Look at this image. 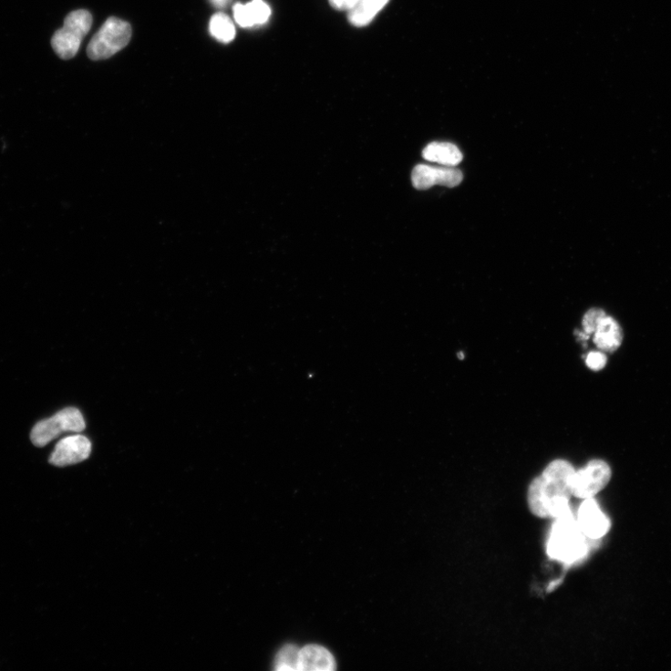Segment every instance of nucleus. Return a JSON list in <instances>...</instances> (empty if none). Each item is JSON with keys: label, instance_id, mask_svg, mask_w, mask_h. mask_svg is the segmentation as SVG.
Instances as JSON below:
<instances>
[{"label": "nucleus", "instance_id": "nucleus-14", "mask_svg": "<svg viewBox=\"0 0 671 671\" xmlns=\"http://www.w3.org/2000/svg\"><path fill=\"white\" fill-rule=\"evenodd\" d=\"M210 34L222 44H230L235 37V26L232 19L224 14H216L210 20Z\"/></svg>", "mask_w": 671, "mask_h": 671}, {"label": "nucleus", "instance_id": "nucleus-13", "mask_svg": "<svg viewBox=\"0 0 671 671\" xmlns=\"http://www.w3.org/2000/svg\"><path fill=\"white\" fill-rule=\"evenodd\" d=\"M388 3L389 0H358L357 5L349 12V22L356 27L366 26Z\"/></svg>", "mask_w": 671, "mask_h": 671}, {"label": "nucleus", "instance_id": "nucleus-21", "mask_svg": "<svg viewBox=\"0 0 671 671\" xmlns=\"http://www.w3.org/2000/svg\"><path fill=\"white\" fill-rule=\"evenodd\" d=\"M230 0H212V3L219 8L225 7Z\"/></svg>", "mask_w": 671, "mask_h": 671}, {"label": "nucleus", "instance_id": "nucleus-3", "mask_svg": "<svg viewBox=\"0 0 671 671\" xmlns=\"http://www.w3.org/2000/svg\"><path fill=\"white\" fill-rule=\"evenodd\" d=\"M93 25V16L87 10L70 13L64 21V26L52 37V47L57 55L64 59L73 58L78 52L81 42L88 36Z\"/></svg>", "mask_w": 671, "mask_h": 671}, {"label": "nucleus", "instance_id": "nucleus-19", "mask_svg": "<svg viewBox=\"0 0 671 671\" xmlns=\"http://www.w3.org/2000/svg\"><path fill=\"white\" fill-rule=\"evenodd\" d=\"M585 362L591 369L599 371L605 366L607 358L602 352H593L587 356Z\"/></svg>", "mask_w": 671, "mask_h": 671}, {"label": "nucleus", "instance_id": "nucleus-20", "mask_svg": "<svg viewBox=\"0 0 671 671\" xmlns=\"http://www.w3.org/2000/svg\"><path fill=\"white\" fill-rule=\"evenodd\" d=\"M358 3V0H329L330 5L339 11L350 12Z\"/></svg>", "mask_w": 671, "mask_h": 671}, {"label": "nucleus", "instance_id": "nucleus-16", "mask_svg": "<svg viewBox=\"0 0 671 671\" xmlns=\"http://www.w3.org/2000/svg\"><path fill=\"white\" fill-rule=\"evenodd\" d=\"M606 316L604 311L601 309H592L587 312L583 318V326L587 336L594 334L602 320Z\"/></svg>", "mask_w": 671, "mask_h": 671}, {"label": "nucleus", "instance_id": "nucleus-6", "mask_svg": "<svg viewBox=\"0 0 671 671\" xmlns=\"http://www.w3.org/2000/svg\"><path fill=\"white\" fill-rule=\"evenodd\" d=\"M611 469L602 459H594L583 470L575 471L572 481L573 496L580 499L594 498L611 480Z\"/></svg>", "mask_w": 671, "mask_h": 671}, {"label": "nucleus", "instance_id": "nucleus-5", "mask_svg": "<svg viewBox=\"0 0 671 671\" xmlns=\"http://www.w3.org/2000/svg\"><path fill=\"white\" fill-rule=\"evenodd\" d=\"M87 424L80 411L67 408L51 418L42 419L31 431V440L36 447H45L64 433H80Z\"/></svg>", "mask_w": 671, "mask_h": 671}, {"label": "nucleus", "instance_id": "nucleus-11", "mask_svg": "<svg viewBox=\"0 0 671 671\" xmlns=\"http://www.w3.org/2000/svg\"><path fill=\"white\" fill-rule=\"evenodd\" d=\"M336 663L331 653L319 645H307L301 650V670L331 671Z\"/></svg>", "mask_w": 671, "mask_h": 671}, {"label": "nucleus", "instance_id": "nucleus-8", "mask_svg": "<svg viewBox=\"0 0 671 671\" xmlns=\"http://www.w3.org/2000/svg\"><path fill=\"white\" fill-rule=\"evenodd\" d=\"M92 451L91 441L82 435H74L60 440L50 457V464L64 468L88 459Z\"/></svg>", "mask_w": 671, "mask_h": 671}, {"label": "nucleus", "instance_id": "nucleus-17", "mask_svg": "<svg viewBox=\"0 0 671 671\" xmlns=\"http://www.w3.org/2000/svg\"><path fill=\"white\" fill-rule=\"evenodd\" d=\"M233 14L236 23L242 27H251L256 26V22L248 5H243L237 4L233 7Z\"/></svg>", "mask_w": 671, "mask_h": 671}, {"label": "nucleus", "instance_id": "nucleus-9", "mask_svg": "<svg viewBox=\"0 0 671 671\" xmlns=\"http://www.w3.org/2000/svg\"><path fill=\"white\" fill-rule=\"evenodd\" d=\"M583 533L592 540L604 537L609 531V519L601 511L594 498L584 499L578 511L576 519Z\"/></svg>", "mask_w": 671, "mask_h": 671}, {"label": "nucleus", "instance_id": "nucleus-10", "mask_svg": "<svg viewBox=\"0 0 671 671\" xmlns=\"http://www.w3.org/2000/svg\"><path fill=\"white\" fill-rule=\"evenodd\" d=\"M623 341V331L619 324L612 317L605 316L594 332V343L604 352H614Z\"/></svg>", "mask_w": 671, "mask_h": 671}, {"label": "nucleus", "instance_id": "nucleus-1", "mask_svg": "<svg viewBox=\"0 0 671 671\" xmlns=\"http://www.w3.org/2000/svg\"><path fill=\"white\" fill-rule=\"evenodd\" d=\"M574 469L564 459L551 463L530 485L528 501L531 511L539 518H554L570 510Z\"/></svg>", "mask_w": 671, "mask_h": 671}, {"label": "nucleus", "instance_id": "nucleus-4", "mask_svg": "<svg viewBox=\"0 0 671 671\" xmlns=\"http://www.w3.org/2000/svg\"><path fill=\"white\" fill-rule=\"evenodd\" d=\"M131 36L132 26L129 23L110 17L93 36L88 55L94 61L108 59L128 46Z\"/></svg>", "mask_w": 671, "mask_h": 671}, {"label": "nucleus", "instance_id": "nucleus-18", "mask_svg": "<svg viewBox=\"0 0 671 671\" xmlns=\"http://www.w3.org/2000/svg\"><path fill=\"white\" fill-rule=\"evenodd\" d=\"M252 14H253L256 26L265 24L271 16V9L263 0H253L248 4Z\"/></svg>", "mask_w": 671, "mask_h": 671}, {"label": "nucleus", "instance_id": "nucleus-2", "mask_svg": "<svg viewBox=\"0 0 671 671\" xmlns=\"http://www.w3.org/2000/svg\"><path fill=\"white\" fill-rule=\"evenodd\" d=\"M587 552V537L583 533L572 511L558 517L548 542L549 556L570 564L582 560Z\"/></svg>", "mask_w": 671, "mask_h": 671}, {"label": "nucleus", "instance_id": "nucleus-12", "mask_svg": "<svg viewBox=\"0 0 671 671\" xmlns=\"http://www.w3.org/2000/svg\"><path fill=\"white\" fill-rule=\"evenodd\" d=\"M423 157L428 161L449 167H456L463 160V154L459 148L449 142L430 143L425 148Z\"/></svg>", "mask_w": 671, "mask_h": 671}, {"label": "nucleus", "instance_id": "nucleus-15", "mask_svg": "<svg viewBox=\"0 0 671 671\" xmlns=\"http://www.w3.org/2000/svg\"><path fill=\"white\" fill-rule=\"evenodd\" d=\"M275 670H301V650L295 645H285L277 654L274 660Z\"/></svg>", "mask_w": 671, "mask_h": 671}, {"label": "nucleus", "instance_id": "nucleus-7", "mask_svg": "<svg viewBox=\"0 0 671 671\" xmlns=\"http://www.w3.org/2000/svg\"><path fill=\"white\" fill-rule=\"evenodd\" d=\"M411 181L414 188L419 191L436 185L454 188L463 181V174L456 167L418 164L412 171Z\"/></svg>", "mask_w": 671, "mask_h": 671}]
</instances>
